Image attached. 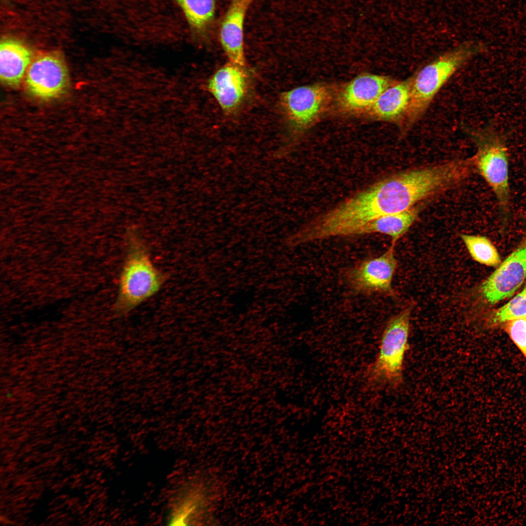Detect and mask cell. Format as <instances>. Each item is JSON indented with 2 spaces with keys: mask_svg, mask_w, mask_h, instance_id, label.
<instances>
[{
  "mask_svg": "<svg viewBox=\"0 0 526 526\" xmlns=\"http://www.w3.org/2000/svg\"><path fill=\"white\" fill-rule=\"evenodd\" d=\"M485 48L479 42H464L441 54L411 76L409 105L400 126L402 134H405L421 119L451 77Z\"/></svg>",
  "mask_w": 526,
  "mask_h": 526,
  "instance_id": "cell-1",
  "label": "cell"
},
{
  "mask_svg": "<svg viewBox=\"0 0 526 526\" xmlns=\"http://www.w3.org/2000/svg\"><path fill=\"white\" fill-rule=\"evenodd\" d=\"M469 132L476 148L471 157L473 167L493 191L500 218L507 223L511 215L508 135L497 130L492 122Z\"/></svg>",
  "mask_w": 526,
  "mask_h": 526,
  "instance_id": "cell-2",
  "label": "cell"
},
{
  "mask_svg": "<svg viewBox=\"0 0 526 526\" xmlns=\"http://www.w3.org/2000/svg\"><path fill=\"white\" fill-rule=\"evenodd\" d=\"M166 276L153 264L145 243L132 231L128 234L127 255L121 272L115 310L125 315L155 295Z\"/></svg>",
  "mask_w": 526,
  "mask_h": 526,
  "instance_id": "cell-3",
  "label": "cell"
},
{
  "mask_svg": "<svg viewBox=\"0 0 526 526\" xmlns=\"http://www.w3.org/2000/svg\"><path fill=\"white\" fill-rule=\"evenodd\" d=\"M413 308L411 304L401 310L390 319L383 330L376 357L370 369V378L377 383L397 388L403 382Z\"/></svg>",
  "mask_w": 526,
  "mask_h": 526,
  "instance_id": "cell-4",
  "label": "cell"
},
{
  "mask_svg": "<svg viewBox=\"0 0 526 526\" xmlns=\"http://www.w3.org/2000/svg\"><path fill=\"white\" fill-rule=\"evenodd\" d=\"M395 244H392L382 254L365 259L347 271L346 279L353 289L363 294L394 295L392 281L397 266Z\"/></svg>",
  "mask_w": 526,
  "mask_h": 526,
  "instance_id": "cell-5",
  "label": "cell"
},
{
  "mask_svg": "<svg viewBox=\"0 0 526 526\" xmlns=\"http://www.w3.org/2000/svg\"><path fill=\"white\" fill-rule=\"evenodd\" d=\"M320 84L298 87L282 94L281 103L289 124L296 133L304 132L323 112L329 97Z\"/></svg>",
  "mask_w": 526,
  "mask_h": 526,
  "instance_id": "cell-6",
  "label": "cell"
},
{
  "mask_svg": "<svg viewBox=\"0 0 526 526\" xmlns=\"http://www.w3.org/2000/svg\"><path fill=\"white\" fill-rule=\"evenodd\" d=\"M25 83L29 91L42 99L58 97L66 89L69 75L61 56L55 53H47L32 61L25 74Z\"/></svg>",
  "mask_w": 526,
  "mask_h": 526,
  "instance_id": "cell-7",
  "label": "cell"
},
{
  "mask_svg": "<svg viewBox=\"0 0 526 526\" xmlns=\"http://www.w3.org/2000/svg\"><path fill=\"white\" fill-rule=\"evenodd\" d=\"M526 279V246L510 255L481 284L480 292L490 304L511 296Z\"/></svg>",
  "mask_w": 526,
  "mask_h": 526,
  "instance_id": "cell-8",
  "label": "cell"
},
{
  "mask_svg": "<svg viewBox=\"0 0 526 526\" xmlns=\"http://www.w3.org/2000/svg\"><path fill=\"white\" fill-rule=\"evenodd\" d=\"M395 81L378 75H359L349 82L340 92L339 106L347 112H368L380 94Z\"/></svg>",
  "mask_w": 526,
  "mask_h": 526,
  "instance_id": "cell-9",
  "label": "cell"
},
{
  "mask_svg": "<svg viewBox=\"0 0 526 526\" xmlns=\"http://www.w3.org/2000/svg\"><path fill=\"white\" fill-rule=\"evenodd\" d=\"M242 67L230 62L216 71L208 81V91L225 112L236 110L244 98L246 81Z\"/></svg>",
  "mask_w": 526,
  "mask_h": 526,
  "instance_id": "cell-10",
  "label": "cell"
},
{
  "mask_svg": "<svg viewBox=\"0 0 526 526\" xmlns=\"http://www.w3.org/2000/svg\"><path fill=\"white\" fill-rule=\"evenodd\" d=\"M249 0H232L221 24L219 39L225 55L232 62L244 66V22Z\"/></svg>",
  "mask_w": 526,
  "mask_h": 526,
  "instance_id": "cell-11",
  "label": "cell"
},
{
  "mask_svg": "<svg viewBox=\"0 0 526 526\" xmlns=\"http://www.w3.org/2000/svg\"><path fill=\"white\" fill-rule=\"evenodd\" d=\"M411 82L412 76L396 80L380 94L367 113L375 118L395 123L400 127L408 109Z\"/></svg>",
  "mask_w": 526,
  "mask_h": 526,
  "instance_id": "cell-12",
  "label": "cell"
},
{
  "mask_svg": "<svg viewBox=\"0 0 526 526\" xmlns=\"http://www.w3.org/2000/svg\"><path fill=\"white\" fill-rule=\"evenodd\" d=\"M32 53L22 43L4 39L0 45V77L10 86L19 85L32 62Z\"/></svg>",
  "mask_w": 526,
  "mask_h": 526,
  "instance_id": "cell-13",
  "label": "cell"
},
{
  "mask_svg": "<svg viewBox=\"0 0 526 526\" xmlns=\"http://www.w3.org/2000/svg\"><path fill=\"white\" fill-rule=\"evenodd\" d=\"M419 210L415 206L402 212L379 217L359 228L355 236L384 234L391 238L392 244H395L416 221Z\"/></svg>",
  "mask_w": 526,
  "mask_h": 526,
  "instance_id": "cell-14",
  "label": "cell"
},
{
  "mask_svg": "<svg viewBox=\"0 0 526 526\" xmlns=\"http://www.w3.org/2000/svg\"><path fill=\"white\" fill-rule=\"evenodd\" d=\"M191 29L201 37L212 26L216 0H177Z\"/></svg>",
  "mask_w": 526,
  "mask_h": 526,
  "instance_id": "cell-15",
  "label": "cell"
},
{
  "mask_svg": "<svg viewBox=\"0 0 526 526\" xmlns=\"http://www.w3.org/2000/svg\"><path fill=\"white\" fill-rule=\"evenodd\" d=\"M460 237L475 261L493 267L500 263V257L496 248L486 237L466 234H460Z\"/></svg>",
  "mask_w": 526,
  "mask_h": 526,
  "instance_id": "cell-16",
  "label": "cell"
},
{
  "mask_svg": "<svg viewBox=\"0 0 526 526\" xmlns=\"http://www.w3.org/2000/svg\"><path fill=\"white\" fill-rule=\"evenodd\" d=\"M178 501L172 510L171 525H186L192 522L203 507L204 497L201 491L191 489Z\"/></svg>",
  "mask_w": 526,
  "mask_h": 526,
  "instance_id": "cell-17",
  "label": "cell"
},
{
  "mask_svg": "<svg viewBox=\"0 0 526 526\" xmlns=\"http://www.w3.org/2000/svg\"><path fill=\"white\" fill-rule=\"evenodd\" d=\"M526 318V287L497 311L493 320L498 322Z\"/></svg>",
  "mask_w": 526,
  "mask_h": 526,
  "instance_id": "cell-18",
  "label": "cell"
},
{
  "mask_svg": "<svg viewBox=\"0 0 526 526\" xmlns=\"http://www.w3.org/2000/svg\"><path fill=\"white\" fill-rule=\"evenodd\" d=\"M507 322L508 334L526 358V318Z\"/></svg>",
  "mask_w": 526,
  "mask_h": 526,
  "instance_id": "cell-19",
  "label": "cell"
},
{
  "mask_svg": "<svg viewBox=\"0 0 526 526\" xmlns=\"http://www.w3.org/2000/svg\"><path fill=\"white\" fill-rule=\"evenodd\" d=\"M250 0V1H252L253 0Z\"/></svg>",
  "mask_w": 526,
  "mask_h": 526,
  "instance_id": "cell-20",
  "label": "cell"
}]
</instances>
